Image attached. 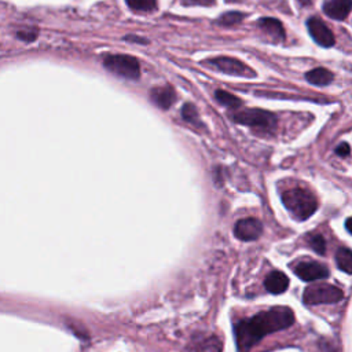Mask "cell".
<instances>
[{
    "label": "cell",
    "mask_w": 352,
    "mask_h": 352,
    "mask_svg": "<svg viewBox=\"0 0 352 352\" xmlns=\"http://www.w3.org/2000/svg\"><path fill=\"white\" fill-rule=\"evenodd\" d=\"M243 14L242 12H238V11H230V12H226L220 16L219 19V23L224 25V26H230V25H235L238 22H241L243 19Z\"/></svg>",
    "instance_id": "obj_20"
},
{
    "label": "cell",
    "mask_w": 352,
    "mask_h": 352,
    "mask_svg": "<svg viewBox=\"0 0 352 352\" xmlns=\"http://www.w3.org/2000/svg\"><path fill=\"white\" fill-rule=\"evenodd\" d=\"M150 98L158 107L169 109L176 100V94L169 85H165V87H157L151 89Z\"/></svg>",
    "instance_id": "obj_12"
},
{
    "label": "cell",
    "mask_w": 352,
    "mask_h": 352,
    "mask_svg": "<svg viewBox=\"0 0 352 352\" xmlns=\"http://www.w3.org/2000/svg\"><path fill=\"white\" fill-rule=\"evenodd\" d=\"M263 232V226L257 219L246 217L236 221L234 227V235L241 241H254Z\"/></svg>",
    "instance_id": "obj_9"
},
{
    "label": "cell",
    "mask_w": 352,
    "mask_h": 352,
    "mask_svg": "<svg viewBox=\"0 0 352 352\" xmlns=\"http://www.w3.org/2000/svg\"><path fill=\"white\" fill-rule=\"evenodd\" d=\"M336 261L340 270H342L345 274H352V253L348 248H341L336 253Z\"/></svg>",
    "instance_id": "obj_16"
},
{
    "label": "cell",
    "mask_w": 352,
    "mask_h": 352,
    "mask_svg": "<svg viewBox=\"0 0 352 352\" xmlns=\"http://www.w3.org/2000/svg\"><path fill=\"white\" fill-rule=\"evenodd\" d=\"M214 96L221 104H224L227 107H238L241 104V100L235 95H232L227 91H223V89H217L214 92Z\"/></svg>",
    "instance_id": "obj_17"
},
{
    "label": "cell",
    "mask_w": 352,
    "mask_h": 352,
    "mask_svg": "<svg viewBox=\"0 0 352 352\" xmlns=\"http://www.w3.org/2000/svg\"><path fill=\"white\" fill-rule=\"evenodd\" d=\"M282 202L294 219L302 221L311 217L318 209L316 197L307 188L296 187L282 194Z\"/></svg>",
    "instance_id": "obj_2"
},
{
    "label": "cell",
    "mask_w": 352,
    "mask_h": 352,
    "mask_svg": "<svg viewBox=\"0 0 352 352\" xmlns=\"http://www.w3.org/2000/svg\"><path fill=\"white\" fill-rule=\"evenodd\" d=\"M305 78L308 80V82H311L314 85L323 87V85L330 84L333 81L334 76L330 70H327L324 67H316V69H312V70L307 72Z\"/></svg>",
    "instance_id": "obj_14"
},
{
    "label": "cell",
    "mask_w": 352,
    "mask_h": 352,
    "mask_svg": "<svg viewBox=\"0 0 352 352\" xmlns=\"http://www.w3.org/2000/svg\"><path fill=\"white\" fill-rule=\"evenodd\" d=\"M336 154L341 155V157H346L349 155V144L348 143H341L336 147Z\"/></svg>",
    "instance_id": "obj_23"
},
{
    "label": "cell",
    "mask_w": 352,
    "mask_h": 352,
    "mask_svg": "<svg viewBox=\"0 0 352 352\" xmlns=\"http://www.w3.org/2000/svg\"><path fill=\"white\" fill-rule=\"evenodd\" d=\"M309 246L319 254H324L326 252V242L320 234H315L309 236Z\"/></svg>",
    "instance_id": "obj_21"
},
{
    "label": "cell",
    "mask_w": 352,
    "mask_h": 352,
    "mask_svg": "<svg viewBox=\"0 0 352 352\" xmlns=\"http://www.w3.org/2000/svg\"><path fill=\"white\" fill-rule=\"evenodd\" d=\"M182 116H183V118H184L187 122H191V124H195V125L201 124V122H199V117H198V111H197V109H195L191 103H186V104L183 106V109H182Z\"/></svg>",
    "instance_id": "obj_19"
},
{
    "label": "cell",
    "mask_w": 352,
    "mask_h": 352,
    "mask_svg": "<svg viewBox=\"0 0 352 352\" xmlns=\"http://www.w3.org/2000/svg\"><path fill=\"white\" fill-rule=\"evenodd\" d=\"M307 28H308V32L311 34V37L315 40V43H318L319 45L324 47V48H329V47H333L336 40H334V34L333 32L327 28V25L320 21L319 18H309L308 22H307Z\"/></svg>",
    "instance_id": "obj_8"
},
{
    "label": "cell",
    "mask_w": 352,
    "mask_h": 352,
    "mask_svg": "<svg viewBox=\"0 0 352 352\" xmlns=\"http://www.w3.org/2000/svg\"><path fill=\"white\" fill-rule=\"evenodd\" d=\"M16 36H18L21 40H23V41H33V40H36L37 33H36V32L25 30V32H18Z\"/></svg>",
    "instance_id": "obj_22"
},
{
    "label": "cell",
    "mask_w": 352,
    "mask_h": 352,
    "mask_svg": "<svg viewBox=\"0 0 352 352\" xmlns=\"http://www.w3.org/2000/svg\"><path fill=\"white\" fill-rule=\"evenodd\" d=\"M344 293L334 285L319 283L308 286L304 290L302 301L307 305H318V304H334L341 301Z\"/></svg>",
    "instance_id": "obj_3"
},
{
    "label": "cell",
    "mask_w": 352,
    "mask_h": 352,
    "mask_svg": "<svg viewBox=\"0 0 352 352\" xmlns=\"http://www.w3.org/2000/svg\"><path fill=\"white\" fill-rule=\"evenodd\" d=\"M294 274L305 280V282H312L318 279H324L329 276V268L318 261L308 260V261H301L293 268Z\"/></svg>",
    "instance_id": "obj_7"
},
{
    "label": "cell",
    "mask_w": 352,
    "mask_h": 352,
    "mask_svg": "<svg viewBox=\"0 0 352 352\" xmlns=\"http://www.w3.org/2000/svg\"><path fill=\"white\" fill-rule=\"evenodd\" d=\"M298 3L302 6H309L312 3V0H298Z\"/></svg>",
    "instance_id": "obj_27"
},
{
    "label": "cell",
    "mask_w": 352,
    "mask_h": 352,
    "mask_svg": "<svg viewBox=\"0 0 352 352\" xmlns=\"http://www.w3.org/2000/svg\"><path fill=\"white\" fill-rule=\"evenodd\" d=\"M104 67L114 74H118L125 78L136 80L140 76V66L136 58L131 55H110L104 59Z\"/></svg>",
    "instance_id": "obj_5"
},
{
    "label": "cell",
    "mask_w": 352,
    "mask_h": 352,
    "mask_svg": "<svg viewBox=\"0 0 352 352\" xmlns=\"http://www.w3.org/2000/svg\"><path fill=\"white\" fill-rule=\"evenodd\" d=\"M258 26L276 40L285 38V30L282 28V23L275 18H260Z\"/></svg>",
    "instance_id": "obj_15"
},
{
    "label": "cell",
    "mask_w": 352,
    "mask_h": 352,
    "mask_svg": "<svg viewBox=\"0 0 352 352\" xmlns=\"http://www.w3.org/2000/svg\"><path fill=\"white\" fill-rule=\"evenodd\" d=\"M352 0H324L323 11L327 16L341 21L349 15Z\"/></svg>",
    "instance_id": "obj_11"
},
{
    "label": "cell",
    "mask_w": 352,
    "mask_h": 352,
    "mask_svg": "<svg viewBox=\"0 0 352 352\" xmlns=\"http://www.w3.org/2000/svg\"><path fill=\"white\" fill-rule=\"evenodd\" d=\"M264 286L267 292L272 294H280L283 293L289 286V278L282 271H272L264 282Z\"/></svg>",
    "instance_id": "obj_13"
},
{
    "label": "cell",
    "mask_w": 352,
    "mask_h": 352,
    "mask_svg": "<svg viewBox=\"0 0 352 352\" xmlns=\"http://www.w3.org/2000/svg\"><path fill=\"white\" fill-rule=\"evenodd\" d=\"M126 41H133V43H139V44H147L148 41L144 37H136V36H126L125 37Z\"/></svg>",
    "instance_id": "obj_25"
},
{
    "label": "cell",
    "mask_w": 352,
    "mask_h": 352,
    "mask_svg": "<svg viewBox=\"0 0 352 352\" xmlns=\"http://www.w3.org/2000/svg\"><path fill=\"white\" fill-rule=\"evenodd\" d=\"M294 323V314L289 307H272L252 318L235 323L234 334L238 352H250L265 336L285 330Z\"/></svg>",
    "instance_id": "obj_1"
},
{
    "label": "cell",
    "mask_w": 352,
    "mask_h": 352,
    "mask_svg": "<svg viewBox=\"0 0 352 352\" xmlns=\"http://www.w3.org/2000/svg\"><path fill=\"white\" fill-rule=\"evenodd\" d=\"M232 120L235 122H239L256 129H261L264 132L274 131L276 125L275 116L270 111L260 110V109H246V110L234 113Z\"/></svg>",
    "instance_id": "obj_4"
},
{
    "label": "cell",
    "mask_w": 352,
    "mask_h": 352,
    "mask_svg": "<svg viewBox=\"0 0 352 352\" xmlns=\"http://www.w3.org/2000/svg\"><path fill=\"white\" fill-rule=\"evenodd\" d=\"M223 342L216 336H206L191 340V342L186 346L184 352H221Z\"/></svg>",
    "instance_id": "obj_10"
},
{
    "label": "cell",
    "mask_w": 352,
    "mask_h": 352,
    "mask_svg": "<svg viewBox=\"0 0 352 352\" xmlns=\"http://www.w3.org/2000/svg\"><path fill=\"white\" fill-rule=\"evenodd\" d=\"M184 4H199V6H212L214 0H184Z\"/></svg>",
    "instance_id": "obj_24"
},
{
    "label": "cell",
    "mask_w": 352,
    "mask_h": 352,
    "mask_svg": "<svg viewBox=\"0 0 352 352\" xmlns=\"http://www.w3.org/2000/svg\"><path fill=\"white\" fill-rule=\"evenodd\" d=\"M351 221H352V219L351 217H348L346 219V221H345V228H346V231L351 234L352 232V230H351Z\"/></svg>",
    "instance_id": "obj_26"
},
{
    "label": "cell",
    "mask_w": 352,
    "mask_h": 352,
    "mask_svg": "<svg viewBox=\"0 0 352 352\" xmlns=\"http://www.w3.org/2000/svg\"><path fill=\"white\" fill-rule=\"evenodd\" d=\"M126 4L135 11H153L157 6V0H125Z\"/></svg>",
    "instance_id": "obj_18"
},
{
    "label": "cell",
    "mask_w": 352,
    "mask_h": 352,
    "mask_svg": "<svg viewBox=\"0 0 352 352\" xmlns=\"http://www.w3.org/2000/svg\"><path fill=\"white\" fill-rule=\"evenodd\" d=\"M208 63L213 66L214 69L231 74V76H238V77H254L256 73L252 70L249 66H246L243 62L235 59V58H227V56H220V58H213L209 59Z\"/></svg>",
    "instance_id": "obj_6"
}]
</instances>
